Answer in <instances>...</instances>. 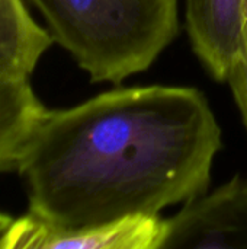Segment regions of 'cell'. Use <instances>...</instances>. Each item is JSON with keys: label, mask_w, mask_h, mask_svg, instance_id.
Returning <instances> with one entry per match:
<instances>
[{"label": "cell", "mask_w": 247, "mask_h": 249, "mask_svg": "<svg viewBox=\"0 0 247 249\" xmlns=\"http://www.w3.org/2000/svg\"><path fill=\"white\" fill-rule=\"evenodd\" d=\"M12 223H13V217H10L9 214L0 212V241L3 239V236L9 231V228H10Z\"/></svg>", "instance_id": "9c48e42d"}, {"label": "cell", "mask_w": 247, "mask_h": 249, "mask_svg": "<svg viewBox=\"0 0 247 249\" xmlns=\"http://www.w3.org/2000/svg\"><path fill=\"white\" fill-rule=\"evenodd\" d=\"M221 147L223 131L199 89L119 88L47 109L15 171L28 213L77 231L160 214L204 194Z\"/></svg>", "instance_id": "6da1fadb"}, {"label": "cell", "mask_w": 247, "mask_h": 249, "mask_svg": "<svg viewBox=\"0 0 247 249\" xmlns=\"http://www.w3.org/2000/svg\"><path fill=\"white\" fill-rule=\"evenodd\" d=\"M93 83L146 71L179 32L178 0H31Z\"/></svg>", "instance_id": "7a4b0ae2"}, {"label": "cell", "mask_w": 247, "mask_h": 249, "mask_svg": "<svg viewBox=\"0 0 247 249\" xmlns=\"http://www.w3.org/2000/svg\"><path fill=\"white\" fill-rule=\"evenodd\" d=\"M166 232V219L160 214H135L95 228L63 231L28 213L13 219L0 249H162Z\"/></svg>", "instance_id": "277c9868"}, {"label": "cell", "mask_w": 247, "mask_h": 249, "mask_svg": "<svg viewBox=\"0 0 247 249\" xmlns=\"http://www.w3.org/2000/svg\"><path fill=\"white\" fill-rule=\"evenodd\" d=\"M227 83L231 88L234 101L242 114L243 123L247 128V0H246V23L243 32V41L239 57L230 71Z\"/></svg>", "instance_id": "ba28073f"}, {"label": "cell", "mask_w": 247, "mask_h": 249, "mask_svg": "<svg viewBox=\"0 0 247 249\" xmlns=\"http://www.w3.org/2000/svg\"><path fill=\"white\" fill-rule=\"evenodd\" d=\"M162 249H247V179L240 175L166 219Z\"/></svg>", "instance_id": "3957f363"}, {"label": "cell", "mask_w": 247, "mask_h": 249, "mask_svg": "<svg viewBox=\"0 0 247 249\" xmlns=\"http://www.w3.org/2000/svg\"><path fill=\"white\" fill-rule=\"evenodd\" d=\"M47 108L28 80H0V172L17 159Z\"/></svg>", "instance_id": "52a82bcc"}, {"label": "cell", "mask_w": 247, "mask_h": 249, "mask_svg": "<svg viewBox=\"0 0 247 249\" xmlns=\"http://www.w3.org/2000/svg\"><path fill=\"white\" fill-rule=\"evenodd\" d=\"M52 42L25 0H0V80H28Z\"/></svg>", "instance_id": "8992f818"}, {"label": "cell", "mask_w": 247, "mask_h": 249, "mask_svg": "<svg viewBox=\"0 0 247 249\" xmlns=\"http://www.w3.org/2000/svg\"><path fill=\"white\" fill-rule=\"evenodd\" d=\"M186 32L195 55L217 82H227L239 57L246 0H185Z\"/></svg>", "instance_id": "5b68a950"}]
</instances>
